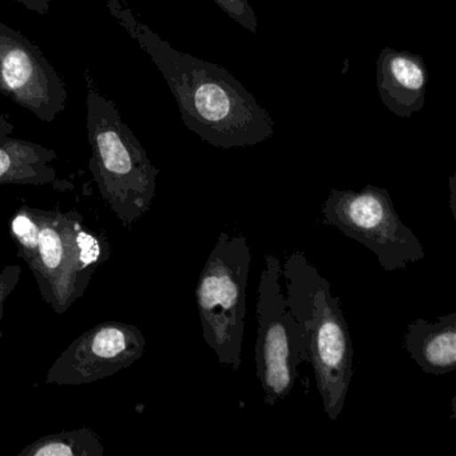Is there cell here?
I'll use <instances>...</instances> for the list:
<instances>
[{
	"label": "cell",
	"mask_w": 456,
	"mask_h": 456,
	"mask_svg": "<svg viewBox=\"0 0 456 456\" xmlns=\"http://www.w3.org/2000/svg\"><path fill=\"white\" fill-rule=\"evenodd\" d=\"M109 12L161 71L183 124L220 149L255 146L273 137L274 121L226 69L178 52L141 22L122 0H106Z\"/></svg>",
	"instance_id": "obj_1"
},
{
	"label": "cell",
	"mask_w": 456,
	"mask_h": 456,
	"mask_svg": "<svg viewBox=\"0 0 456 456\" xmlns=\"http://www.w3.org/2000/svg\"><path fill=\"white\" fill-rule=\"evenodd\" d=\"M10 236L38 285L42 298L63 314L82 297L95 272L110 257L105 233H95L77 210L22 205L9 221Z\"/></svg>",
	"instance_id": "obj_2"
},
{
	"label": "cell",
	"mask_w": 456,
	"mask_h": 456,
	"mask_svg": "<svg viewBox=\"0 0 456 456\" xmlns=\"http://www.w3.org/2000/svg\"><path fill=\"white\" fill-rule=\"evenodd\" d=\"M281 276L285 303L303 330L325 413L336 421L354 376V346L340 298L300 250L281 263Z\"/></svg>",
	"instance_id": "obj_3"
},
{
	"label": "cell",
	"mask_w": 456,
	"mask_h": 456,
	"mask_svg": "<svg viewBox=\"0 0 456 456\" xmlns=\"http://www.w3.org/2000/svg\"><path fill=\"white\" fill-rule=\"evenodd\" d=\"M86 85L87 140L92 148L89 169L103 201L130 228L151 210L159 169L125 124L116 103L95 89L89 74Z\"/></svg>",
	"instance_id": "obj_4"
},
{
	"label": "cell",
	"mask_w": 456,
	"mask_h": 456,
	"mask_svg": "<svg viewBox=\"0 0 456 456\" xmlns=\"http://www.w3.org/2000/svg\"><path fill=\"white\" fill-rule=\"evenodd\" d=\"M252 250L247 237L221 232L196 287L202 336L232 370L242 362L247 287Z\"/></svg>",
	"instance_id": "obj_5"
},
{
	"label": "cell",
	"mask_w": 456,
	"mask_h": 456,
	"mask_svg": "<svg viewBox=\"0 0 456 456\" xmlns=\"http://www.w3.org/2000/svg\"><path fill=\"white\" fill-rule=\"evenodd\" d=\"M322 215V224L370 249L387 273L426 257L423 244L397 215L387 189L375 185L360 191L332 189Z\"/></svg>",
	"instance_id": "obj_6"
},
{
	"label": "cell",
	"mask_w": 456,
	"mask_h": 456,
	"mask_svg": "<svg viewBox=\"0 0 456 456\" xmlns=\"http://www.w3.org/2000/svg\"><path fill=\"white\" fill-rule=\"evenodd\" d=\"M257 292L256 372L264 402L274 407L289 396L297 379L298 365L309 362L305 338L288 311L281 282V260L265 255Z\"/></svg>",
	"instance_id": "obj_7"
},
{
	"label": "cell",
	"mask_w": 456,
	"mask_h": 456,
	"mask_svg": "<svg viewBox=\"0 0 456 456\" xmlns=\"http://www.w3.org/2000/svg\"><path fill=\"white\" fill-rule=\"evenodd\" d=\"M0 94L52 124L68 106L69 93L57 69L20 31L0 22Z\"/></svg>",
	"instance_id": "obj_8"
},
{
	"label": "cell",
	"mask_w": 456,
	"mask_h": 456,
	"mask_svg": "<svg viewBox=\"0 0 456 456\" xmlns=\"http://www.w3.org/2000/svg\"><path fill=\"white\" fill-rule=\"evenodd\" d=\"M146 338L140 328L106 322L73 341L47 372L45 383L82 386L121 372L142 357Z\"/></svg>",
	"instance_id": "obj_9"
},
{
	"label": "cell",
	"mask_w": 456,
	"mask_h": 456,
	"mask_svg": "<svg viewBox=\"0 0 456 456\" xmlns=\"http://www.w3.org/2000/svg\"><path fill=\"white\" fill-rule=\"evenodd\" d=\"M428 70L419 55L386 47L376 63V85L383 105L407 119L423 109Z\"/></svg>",
	"instance_id": "obj_10"
},
{
	"label": "cell",
	"mask_w": 456,
	"mask_h": 456,
	"mask_svg": "<svg viewBox=\"0 0 456 456\" xmlns=\"http://www.w3.org/2000/svg\"><path fill=\"white\" fill-rule=\"evenodd\" d=\"M404 348L424 373L443 376L456 368V312L435 322L416 319L405 330Z\"/></svg>",
	"instance_id": "obj_11"
},
{
	"label": "cell",
	"mask_w": 456,
	"mask_h": 456,
	"mask_svg": "<svg viewBox=\"0 0 456 456\" xmlns=\"http://www.w3.org/2000/svg\"><path fill=\"white\" fill-rule=\"evenodd\" d=\"M58 156L53 149L31 141L6 137L0 140V186L55 185Z\"/></svg>",
	"instance_id": "obj_12"
},
{
	"label": "cell",
	"mask_w": 456,
	"mask_h": 456,
	"mask_svg": "<svg viewBox=\"0 0 456 456\" xmlns=\"http://www.w3.org/2000/svg\"><path fill=\"white\" fill-rule=\"evenodd\" d=\"M105 447L92 428L73 429L39 437L18 456H103Z\"/></svg>",
	"instance_id": "obj_13"
},
{
	"label": "cell",
	"mask_w": 456,
	"mask_h": 456,
	"mask_svg": "<svg viewBox=\"0 0 456 456\" xmlns=\"http://www.w3.org/2000/svg\"><path fill=\"white\" fill-rule=\"evenodd\" d=\"M213 2L234 22L239 23L250 33H257V17L248 0H213Z\"/></svg>",
	"instance_id": "obj_14"
},
{
	"label": "cell",
	"mask_w": 456,
	"mask_h": 456,
	"mask_svg": "<svg viewBox=\"0 0 456 456\" xmlns=\"http://www.w3.org/2000/svg\"><path fill=\"white\" fill-rule=\"evenodd\" d=\"M20 274H22V268L20 265H7L4 266V271L0 272V338L4 335L2 322H4V304L12 290L17 288Z\"/></svg>",
	"instance_id": "obj_15"
},
{
	"label": "cell",
	"mask_w": 456,
	"mask_h": 456,
	"mask_svg": "<svg viewBox=\"0 0 456 456\" xmlns=\"http://www.w3.org/2000/svg\"><path fill=\"white\" fill-rule=\"evenodd\" d=\"M18 4L25 6L28 12H37V14L46 15L50 10V0H14Z\"/></svg>",
	"instance_id": "obj_16"
},
{
	"label": "cell",
	"mask_w": 456,
	"mask_h": 456,
	"mask_svg": "<svg viewBox=\"0 0 456 456\" xmlns=\"http://www.w3.org/2000/svg\"><path fill=\"white\" fill-rule=\"evenodd\" d=\"M15 126L6 118V117L0 114V140L9 137L14 133Z\"/></svg>",
	"instance_id": "obj_17"
},
{
	"label": "cell",
	"mask_w": 456,
	"mask_h": 456,
	"mask_svg": "<svg viewBox=\"0 0 456 456\" xmlns=\"http://www.w3.org/2000/svg\"><path fill=\"white\" fill-rule=\"evenodd\" d=\"M455 177L453 175L452 177L450 178V188H451V208H452L453 217H456L455 215Z\"/></svg>",
	"instance_id": "obj_18"
}]
</instances>
